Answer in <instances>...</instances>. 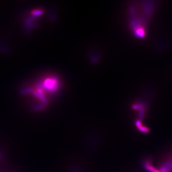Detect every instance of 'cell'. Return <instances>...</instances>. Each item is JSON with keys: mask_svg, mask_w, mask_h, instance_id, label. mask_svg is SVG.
I'll return each instance as SVG.
<instances>
[{"mask_svg": "<svg viewBox=\"0 0 172 172\" xmlns=\"http://www.w3.org/2000/svg\"><path fill=\"white\" fill-rule=\"evenodd\" d=\"M152 9V4L135 3L131 5V26L134 34L137 37H144L146 34V24Z\"/></svg>", "mask_w": 172, "mask_h": 172, "instance_id": "1", "label": "cell"}, {"mask_svg": "<svg viewBox=\"0 0 172 172\" xmlns=\"http://www.w3.org/2000/svg\"><path fill=\"white\" fill-rule=\"evenodd\" d=\"M32 14L34 16H39L43 14V11L41 10H36L32 12Z\"/></svg>", "mask_w": 172, "mask_h": 172, "instance_id": "2", "label": "cell"}, {"mask_svg": "<svg viewBox=\"0 0 172 172\" xmlns=\"http://www.w3.org/2000/svg\"><path fill=\"white\" fill-rule=\"evenodd\" d=\"M32 91V89H30V88H27V89H24V90H22L23 93H27L31 92Z\"/></svg>", "mask_w": 172, "mask_h": 172, "instance_id": "3", "label": "cell"}]
</instances>
